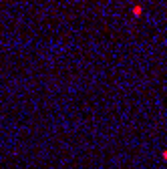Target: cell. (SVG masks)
<instances>
[{"mask_svg":"<svg viewBox=\"0 0 167 169\" xmlns=\"http://www.w3.org/2000/svg\"><path fill=\"white\" fill-rule=\"evenodd\" d=\"M133 14H135V16H141V14H143V8H141V6H135V8H133Z\"/></svg>","mask_w":167,"mask_h":169,"instance_id":"1","label":"cell"},{"mask_svg":"<svg viewBox=\"0 0 167 169\" xmlns=\"http://www.w3.org/2000/svg\"><path fill=\"white\" fill-rule=\"evenodd\" d=\"M163 159H167V151H163Z\"/></svg>","mask_w":167,"mask_h":169,"instance_id":"2","label":"cell"}]
</instances>
